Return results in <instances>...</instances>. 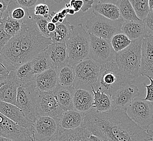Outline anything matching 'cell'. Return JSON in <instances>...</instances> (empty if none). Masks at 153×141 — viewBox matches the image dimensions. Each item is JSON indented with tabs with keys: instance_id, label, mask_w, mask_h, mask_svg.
Masks as SVG:
<instances>
[{
	"instance_id": "cell-22",
	"label": "cell",
	"mask_w": 153,
	"mask_h": 141,
	"mask_svg": "<svg viewBox=\"0 0 153 141\" xmlns=\"http://www.w3.org/2000/svg\"><path fill=\"white\" fill-rule=\"evenodd\" d=\"M74 110L86 114L92 109L94 94L91 91L76 89L74 94Z\"/></svg>"
},
{
	"instance_id": "cell-16",
	"label": "cell",
	"mask_w": 153,
	"mask_h": 141,
	"mask_svg": "<svg viewBox=\"0 0 153 141\" xmlns=\"http://www.w3.org/2000/svg\"><path fill=\"white\" fill-rule=\"evenodd\" d=\"M140 73L142 76L153 79V35H148L142 40Z\"/></svg>"
},
{
	"instance_id": "cell-3",
	"label": "cell",
	"mask_w": 153,
	"mask_h": 141,
	"mask_svg": "<svg viewBox=\"0 0 153 141\" xmlns=\"http://www.w3.org/2000/svg\"><path fill=\"white\" fill-rule=\"evenodd\" d=\"M143 39L131 42L125 50L116 53L115 61L125 79L132 84L138 76L141 61L142 42Z\"/></svg>"
},
{
	"instance_id": "cell-32",
	"label": "cell",
	"mask_w": 153,
	"mask_h": 141,
	"mask_svg": "<svg viewBox=\"0 0 153 141\" xmlns=\"http://www.w3.org/2000/svg\"><path fill=\"white\" fill-rule=\"evenodd\" d=\"M57 74L59 85L63 87H71L74 86L76 73L74 68L69 64L58 70Z\"/></svg>"
},
{
	"instance_id": "cell-36",
	"label": "cell",
	"mask_w": 153,
	"mask_h": 141,
	"mask_svg": "<svg viewBox=\"0 0 153 141\" xmlns=\"http://www.w3.org/2000/svg\"><path fill=\"white\" fill-rule=\"evenodd\" d=\"M33 19L36 22L37 26L38 27L39 30L41 34L46 38H49L50 33L49 31L47 29V25L49 21L47 19H45L42 16H36L34 15Z\"/></svg>"
},
{
	"instance_id": "cell-47",
	"label": "cell",
	"mask_w": 153,
	"mask_h": 141,
	"mask_svg": "<svg viewBox=\"0 0 153 141\" xmlns=\"http://www.w3.org/2000/svg\"><path fill=\"white\" fill-rule=\"evenodd\" d=\"M69 8L64 7L59 12H58V15L59 16V19L64 20L66 18V16L68 15Z\"/></svg>"
},
{
	"instance_id": "cell-53",
	"label": "cell",
	"mask_w": 153,
	"mask_h": 141,
	"mask_svg": "<svg viewBox=\"0 0 153 141\" xmlns=\"http://www.w3.org/2000/svg\"><path fill=\"white\" fill-rule=\"evenodd\" d=\"M0 141H14L13 140H12L11 139H9V138H6V137H2V136H0Z\"/></svg>"
},
{
	"instance_id": "cell-35",
	"label": "cell",
	"mask_w": 153,
	"mask_h": 141,
	"mask_svg": "<svg viewBox=\"0 0 153 141\" xmlns=\"http://www.w3.org/2000/svg\"><path fill=\"white\" fill-rule=\"evenodd\" d=\"M131 42L132 41L122 33L114 35L110 40L111 46L116 53H118L125 50L131 44Z\"/></svg>"
},
{
	"instance_id": "cell-18",
	"label": "cell",
	"mask_w": 153,
	"mask_h": 141,
	"mask_svg": "<svg viewBox=\"0 0 153 141\" xmlns=\"http://www.w3.org/2000/svg\"><path fill=\"white\" fill-rule=\"evenodd\" d=\"M46 50L53 68L58 70L69 64V58L65 42L52 43L47 47Z\"/></svg>"
},
{
	"instance_id": "cell-54",
	"label": "cell",
	"mask_w": 153,
	"mask_h": 141,
	"mask_svg": "<svg viewBox=\"0 0 153 141\" xmlns=\"http://www.w3.org/2000/svg\"><path fill=\"white\" fill-rule=\"evenodd\" d=\"M76 13V12L74 11V9L72 8H69V10H68V15H73Z\"/></svg>"
},
{
	"instance_id": "cell-9",
	"label": "cell",
	"mask_w": 153,
	"mask_h": 141,
	"mask_svg": "<svg viewBox=\"0 0 153 141\" xmlns=\"http://www.w3.org/2000/svg\"><path fill=\"white\" fill-rule=\"evenodd\" d=\"M126 112L133 122L145 130L149 129L153 124V106L147 101L136 98Z\"/></svg>"
},
{
	"instance_id": "cell-1",
	"label": "cell",
	"mask_w": 153,
	"mask_h": 141,
	"mask_svg": "<svg viewBox=\"0 0 153 141\" xmlns=\"http://www.w3.org/2000/svg\"><path fill=\"white\" fill-rule=\"evenodd\" d=\"M84 125L91 134L104 141L153 140V131L142 129L130 118L126 110L98 112L92 109L86 114Z\"/></svg>"
},
{
	"instance_id": "cell-11",
	"label": "cell",
	"mask_w": 153,
	"mask_h": 141,
	"mask_svg": "<svg viewBox=\"0 0 153 141\" xmlns=\"http://www.w3.org/2000/svg\"><path fill=\"white\" fill-rule=\"evenodd\" d=\"M89 34L90 37V58L100 65L115 60L116 53L114 50L110 41Z\"/></svg>"
},
{
	"instance_id": "cell-28",
	"label": "cell",
	"mask_w": 153,
	"mask_h": 141,
	"mask_svg": "<svg viewBox=\"0 0 153 141\" xmlns=\"http://www.w3.org/2000/svg\"><path fill=\"white\" fill-rule=\"evenodd\" d=\"M91 91L94 94L92 109L98 112H106L115 110L109 95L98 90L96 91L94 88H92Z\"/></svg>"
},
{
	"instance_id": "cell-39",
	"label": "cell",
	"mask_w": 153,
	"mask_h": 141,
	"mask_svg": "<svg viewBox=\"0 0 153 141\" xmlns=\"http://www.w3.org/2000/svg\"><path fill=\"white\" fill-rule=\"evenodd\" d=\"M0 22L2 24L4 30L7 34L11 35L12 36H14L15 35H17L9 19L7 18H2Z\"/></svg>"
},
{
	"instance_id": "cell-19",
	"label": "cell",
	"mask_w": 153,
	"mask_h": 141,
	"mask_svg": "<svg viewBox=\"0 0 153 141\" xmlns=\"http://www.w3.org/2000/svg\"><path fill=\"white\" fill-rule=\"evenodd\" d=\"M34 82L39 91L53 92L59 85L57 70L52 68L41 73L36 74Z\"/></svg>"
},
{
	"instance_id": "cell-23",
	"label": "cell",
	"mask_w": 153,
	"mask_h": 141,
	"mask_svg": "<svg viewBox=\"0 0 153 141\" xmlns=\"http://www.w3.org/2000/svg\"><path fill=\"white\" fill-rule=\"evenodd\" d=\"M92 8L93 13L102 15L109 20L116 21L122 19L115 1H96L94 2Z\"/></svg>"
},
{
	"instance_id": "cell-38",
	"label": "cell",
	"mask_w": 153,
	"mask_h": 141,
	"mask_svg": "<svg viewBox=\"0 0 153 141\" xmlns=\"http://www.w3.org/2000/svg\"><path fill=\"white\" fill-rule=\"evenodd\" d=\"M12 37L13 36L6 33L3 28L2 24L0 22V53Z\"/></svg>"
},
{
	"instance_id": "cell-34",
	"label": "cell",
	"mask_w": 153,
	"mask_h": 141,
	"mask_svg": "<svg viewBox=\"0 0 153 141\" xmlns=\"http://www.w3.org/2000/svg\"><path fill=\"white\" fill-rule=\"evenodd\" d=\"M129 1L138 19L144 20L150 12L148 0H129Z\"/></svg>"
},
{
	"instance_id": "cell-33",
	"label": "cell",
	"mask_w": 153,
	"mask_h": 141,
	"mask_svg": "<svg viewBox=\"0 0 153 141\" xmlns=\"http://www.w3.org/2000/svg\"><path fill=\"white\" fill-rule=\"evenodd\" d=\"M117 6L121 17L124 21H141L136 15L135 12L129 0L115 1Z\"/></svg>"
},
{
	"instance_id": "cell-10",
	"label": "cell",
	"mask_w": 153,
	"mask_h": 141,
	"mask_svg": "<svg viewBox=\"0 0 153 141\" xmlns=\"http://www.w3.org/2000/svg\"><path fill=\"white\" fill-rule=\"evenodd\" d=\"M60 129L59 122L48 116H39L33 124L34 141H53Z\"/></svg>"
},
{
	"instance_id": "cell-27",
	"label": "cell",
	"mask_w": 153,
	"mask_h": 141,
	"mask_svg": "<svg viewBox=\"0 0 153 141\" xmlns=\"http://www.w3.org/2000/svg\"><path fill=\"white\" fill-rule=\"evenodd\" d=\"M56 24V29L54 32L50 33L49 38L52 43H62L68 40L73 32L74 26L65 19L62 23L58 22Z\"/></svg>"
},
{
	"instance_id": "cell-14",
	"label": "cell",
	"mask_w": 153,
	"mask_h": 141,
	"mask_svg": "<svg viewBox=\"0 0 153 141\" xmlns=\"http://www.w3.org/2000/svg\"><path fill=\"white\" fill-rule=\"evenodd\" d=\"M0 136L14 141H34L27 130L6 117L0 112Z\"/></svg>"
},
{
	"instance_id": "cell-44",
	"label": "cell",
	"mask_w": 153,
	"mask_h": 141,
	"mask_svg": "<svg viewBox=\"0 0 153 141\" xmlns=\"http://www.w3.org/2000/svg\"><path fill=\"white\" fill-rule=\"evenodd\" d=\"M83 1H84V4H83L82 8L81 9V10L83 13H85L92 8V6L94 3V1L93 0H90V1L83 0Z\"/></svg>"
},
{
	"instance_id": "cell-55",
	"label": "cell",
	"mask_w": 153,
	"mask_h": 141,
	"mask_svg": "<svg viewBox=\"0 0 153 141\" xmlns=\"http://www.w3.org/2000/svg\"><path fill=\"white\" fill-rule=\"evenodd\" d=\"M2 15H3V13H2L1 12H0V21L2 20Z\"/></svg>"
},
{
	"instance_id": "cell-52",
	"label": "cell",
	"mask_w": 153,
	"mask_h": 141,
	"mask_svg": "<svg viewBox=\"0 0 153 141\" xmlns=\"http://www.w3.org/2000/svg\"><path fill=\"white\" fill-rule=\"evenodd\" d=\"M148 3H149V9H150V12H153V0H149V1H148Z\"/></svg>"
},
{
	"instance_id": "cell-21",
	"label": "cell",
	"mask_w": 153,
	"mask_h": 141,
	"mask_svg": "<svg viewBox=\"0 0 153 141\" xmlns=\"http://www.w3.org/2000/svg\"><path fill=\"white\" fill-rule=\"evenodd\" d=\"M121 31L131 41L150 35L143 21H124Z\"/></svg>"
},
{
	"instance_id": "cell-45",
	"label": "cell",
	"mask_w": 153,
	"mask_h": 141,
	"mask_svg": "<svg viewBox=\"0 0 153 141\" xmlns=\"http://www.w3.org/2000/svg\"><path fill=\"white\" fill-rule=\"evenodd\" d=\"M3 18H6V17H3ZM9 20L12 23L13 27L15 30L16 34H18L20 32L21 30V22L18 21L13 20L10 19H9Z\"/></svg>"
},
{
	"instance_id": "cell-12",
	"label": "cell",
	"mask_w": 153,
	"mask_h": 141,
	"mask_svg": "<svg viewBox=\"0 0 153 141\" xmlns=\"http://www.w3.org/2000/svg\"><path fill=\"white\" fill-rule=\"evenodd\" d=\"M0 60L10 72L24 64L18 35L12 37L0 53Z\"/></svg>"
},
{
	"instance_id": "cell-26",
	"label": "cell",
	"mask_w": 153,
	"mask_h": 141,
	"mask_svg": "<svg viewBox=\"0 0 153 141\" xmlns=\"http://www.w3.org/2000/svg\"><path fill=\"white\" fill-rule=\"evenodd\" d=\"M91 135L84 124L76 129L66 130L60 128L59 132L53 141H88Z\"/></svg>"
},
{
	"instance_id": "cell-17",
	"label": "cell",
	"mask_w": 153,
	"mask_h": 141,
	"mask_svg": "<svg viewBox=\"0 0 153 141\" xmlns=\"http://www.w3.org/2000/svg\"><path fill=\"white\" fill-rule=\"evenodd\" d=\"M0 112L15 123L27 130L33 137V124L26 117L17 106L0 101Z\"/></svg>"
},
{
	"instance_id": "cell-49",
	"label": "cell",
	"mask_w": 153,
	"mask_h": 141,
	"mask_svg": "<svg viewBox=\"0 0 153 141\" xmlns=\"http://www.w3.org/2000/svg\"><path fill=\"white\" fill-rule=\"evenodd\" d=\"M47 29L50 33H52L56 29V24L51 22H49L47 25Z\"/></svg>"
},
{
	"instance_id": "cell-24",
	"label": "cell",
	"mask_w": 153,
	"mask_h": 141,
	"mask_svg": "<svg viewBox=\"0 0 153 141\" xmlns=\"http://www.w3.org/2000/svg\"><path fill=\"white\" fill-rule=\"evenodd\" d=\"M85 114L76 110L65 111L59 121V126L66 130L79 128L84 124Z\"/></svg>"
},
{
	"instance_id": "cell-25",
	"label": "cell",
	"mask_w": 153,
	"mask_h": 141,
	"mask_svg": "<svg viewBox=\"0 0 153 141\" xmlns=\"http://www.w3.org/2000/svg\"><path fill=\"white\" fill-rule=\"evenodd\" d=\"M75 91L76 88L74 86L63 87L59 85L52 92L58 103L65 111L74 110L73 100Z\"/></svg>"
},
{
	"instance_id": "cell-29",
	"label": "cell",
	"mask_w": 153,
	"mask_h": 141,
	"mask_svg": "<svg viewBox=\"0 0 153 141\" xmlns=\"http://www.w3.org/2000/svg\"><path fill=\"white\" fill-rule=\"evenodd\" d=\"M30 10L19 5L17 0H10L8 8L2 15V18H8L13 20L22 22L30 18Z\"/></svg>"
},
{
	"instance_id": "cell-51",
	"label": "cell",
	"mask_w": 153,
	"mask_h": 141,
	"mask_svg": "<svg viewBox=\"0 0 153 141\" xmlns=\"http://www.w3.org/2000/svg\"><path fill=\"white\" fill-rule=\"evenodd\" d=\"M8 76H4L0 75V84L6 82V80H7V79Z\"/></svg>"
},
{
	"instance_id": "cell-50",
	"label": "cell",
	"mask_w": 153,
	"mask_h": 141,
	"mask_svg": "<svg viewBox=\"0 0 153 141\" xmlns=\"http://www.w3.org/2000/svg\"><path fill=\"white\" fill-rule=\"evenodd\" d=\"M88 141H104L102 138L98 137L97 136L91 134L88 138Z\"/></svg>"
},
{
	"instance_id": "cell-2",
	"label": "cell",
	"mask_w": 153,
	"mask_h": 141,
	"mask_svg": "<svg viewBox=\"0 0 153 141\" xmlns=\"http://www.w3.org/2000/svg\"><path fill=\"white\" fill-rule=\"evenodd\" d=\"M24 64L32 61L41 52L52 44L50 38H46L39 30L31 15L21 22V30L18 34Z\"/></svg>"
},
{
	"instance_id": "cell-13",
	"label": "cell",
	"mask_w": 153,
	"mask_h": 141,
	"mask_svg": "<svg viewBox=\"0 0 153 141\" xmlns=\"http://www.w3.org/2000/svg\"><path fill=\"white\" fill-rule=\"evenodd\" d=\"M39 116H48L59 122L64 110L58 103L52 92L39 91L37 95Z\"/></svg>"
},
{
	"instance_id": "cell-41",
	"label": "cell",
	"mask_w": 153,
	"mask_h": 141,
	"mask_svg": "<svg viewBox=\"0 0 153 141\" xmlns=\"http://www.w3.org/2000/svg\"><path fill=\"white\" fill-rule=\"evenodd\" d=\"M148 78L150 80V84L147 85L144 83L143 84V85L147 90L146 96L143 100L149 102L153 106V79L150 77H148Z\"/></svg>"
},
{
	"instance_id": "cell-42",
	"label": "cell",
	"mask_w": 153,
	"mask_h": 141,
	"mask_svg": "<svg viewBox=\"0 0 153 141\" xmlns=\"http://www.w3.org/2000/svg\"><path fill=\"white\" fill-rule=\"evenodd\" d=\"M83 4L84 1L82 0H71L69 3L65 5V7L68 8H72L76 13H77L82 8Z\"/></svg>"
},
{
	"instance_id": "cell-40",
	"label": "cell",
	"mask_w": 153,
	"mask_h": 141,
	"mask_svg": "<svg viewBox=\"0 0 153 141\" xmlns=\"http://www.w3.org/2000/svg\"><path fill=\"white\" fill-rule=\"evenodd\" d=\"M42 1L39 0H17L19 6L28 10L34 9L36 6L38 4V3Z\"/></svg>"
},
{
	"instance_id": "cell-46",
	"label": "cell",
	"mask_w": 153,
	"mask_h": 141,
	"mask_svg": "<svg viewBox=\"0 0 153 141\" xmlns=\"http://www.w3.org/2000/svg\"><path fill=\"white\" fill-rule=\"evenodd\" d=\"M10 0H0V12L4 13L8 8Z\"/></svg>"
},
{
	"instance_id": "cell-7",
	"label": "cell",
	"mask_w": 153,
	"mask_h": 141,
	"mask_svg": "<svg viewBox=\"0 0 153 141\" xmlns=\"http://www.w3.org/2000/svg\"><path fill=\"white\" fill-rule=\"evenodd\" d=\"M124 21L122 19L111 20L94 13V15L86 20V27L89 34L110 41L114 35L122 33L121 28Z\"/></svg>"
},
{
	"instance_id": "cell-15",
	"label": "cell",
	"mask_w": 153,
	"mask_h": 141,
	"mask_svg": "<svg viewBox=\"0 0 153 141\" xmlns=\"http://www.w3.org/2000/svg\"><path fill=\"white\" fill-rule=\"evenodd\" d=\"M140 96V91L136 86L128 84L123 86L111 97L114 109L127 110L133 100Z\"/></svg>"
},
{
	"instance_id": "cell-48",
	"label": "cell",
	"mask_w": 153,
	"mask_h": 141,
	"mask_svg": "<svg viewBox=\"0 0 153 141\" xmlns=\"http://www.w3.org/2000/svg\"><path fill=\"white\" fill-rule=\"evenodd\" d=\"M10 73V72L6 68L5 65L3 64V62L0 60V75L8 76Z\"/></svg>"
},
{
	"instance_id": "cell-37",
	"label": "cell",
	"mask_w": 153,
	"mask_h": 141,
	"mask_svg": "<svg viewBox=\"0 0 153 141\" xmlns=\"http://www.w3.org/2000/svg\"><path fill=\"white\" fill-rule=\"evenodd\" d=\"M50 9L46 4L39 3L36 6L34 9V14L36 16H40L48 20L50 16Z\"/></svg>"
},
{
	"instance_id": "cell-6",
	"label": "cell",
	"mask_w": 153,
	"mask_h": 141,
	"mask_svg": "<svg viewBox=\"0 0 153 141\" xmlns=\"http://www.w3.org/2000/svg\"><path fill=\"white\" fill-rule=\"evenodd\" d=\"M100 68L101 65L91 58L79 62L74 68L76 78L74 88L88 91H91L92 88L95 90L100 77Z\"/></svg>"
},
{
	"instance_id": "cell-8",
	"label": "cell",
	"mask_w": 153,
	"mask_h": 141,
	"mask_svg": "<svg viewBox=\"0 0 153 141\" xmlns=\"http://www.w3.org/2000/svg\"><path fill=\"white\" fill-rule=\"evenodd\" d=\"M38 92L34 82L20 85L18 88L17 106L33 124L39 117L37 111Z\"/></svg>"
},
{
	"instance_id": "cell-4",
	"label": "cell",
	"mask_w": 153,
	"mask_h": 141,
	"mask_svg": "<svg viewBox=\"0 0 153 141\" xmlns=\"http://www.w3.org/2000/svg\"><path fill=\"white\" fill-rule=\"evenodd\" d=\"M66 45L69 58L68 64L74 68L80 62L90 58V37L82 24L74 27L72 34Z\"/></svg>"
},
{
	"instance_id": "cell-5",
	"label": "cell",
	"mask_w": 153,
	"mask_h": 141,
	"mask_svg": "<svg viewBox=\"0 0 153 141\" xmlns=\"http://www.w3.org/2000/svg\"><path fill=\"white\" fill-rule=\"evenodd\" d=\"M129 84L118 68L115 60L101 65L100 77L96 91L103 92L110 97L123 86Z\"/></svg>"
},
{
	"instance_id": "cell-31",
	"label": "cell",
	"mask_w": 153,
	"mask_h": 141,
	"mask_svg": "<svg viewBox=\"0 0 153 141\" xmlns=\"http://www.w3.org/2000/svg\"><path fill=\"white\" fill-rule=\"evenodd\" d=\"M30 62H32L33 72L36 75L53 68L46 50L38 54Z\"/></svg>"
},
{
	"instance_id": "cell-30",
	"label": "cell",
	"mask_w": 153,
	"mask_h": 141,
	"mask_svg": "<svg viewBox=\"0 0 153 141\" xmlns=\"http://www.w3.org/2000/svg\"><path fill=\"white\" fill-rule=\"evenodd\" d=\"M15 79L19 86L34 82L36 74L34 73L31 62H27L14 70Z\"/></svg>"
},
{
	"instance_id": "cell-20",
	"label": "cell",
	"mask_w": 153,
	"mask_h": 141,
	"mask_svg": "<svg viewBox=\"0 0 153 141\" xmlns=\"http://www.w3.org/2000/svg\"><path fill=\"white\" fill-rule=\"evenodd\" d=\"M19 85L15 79L14 70L9 74L6 82L0 88V101L17 106L18 88Z\"/></svg>"
},
{
	"instance_id": "cell-43",
	"label": "cell",
	"mask_w": 153,
	"mask_h": 141,
	"mask_svg": "<svg viewBox=\"0 0 153 141\" xmlns=\"http://www.w3.org/2000/svg\"><path fill=\"white\" fill-rule=\"evenodd\" d=\"M143 22L149 34L153 36V11L149 13Z\"/></svg>"
}]
</instances>
